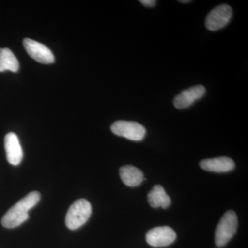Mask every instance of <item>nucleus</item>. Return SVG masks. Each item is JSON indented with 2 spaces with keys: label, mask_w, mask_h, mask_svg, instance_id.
Masks as SVG:
<instances>
[{
  "label": "nucleus",
  "mask_w": 248,
  "mask_h": 248,
  "mask_svg": "<svg viewBox=\"0 0 248 248\" xmlns=\"http://www.w3.org/2000/svg\"><path fill=\"white\" fill-rule=\"evenodd\" d=\"M148 201L150 205L154 208L166 209L171 204L170 198L166 194L164 187L160 185L155 186L150 191L148 195Z\"/></svg>",
  "instance_id": "nucleus-12"
},
{
  "label": "nucleus",
  "mask_w": 248,
  "mask_h": 248,
  "mask_svg": "<svg viewBox=\"0 0 248 248\" xmlns=\"http://www.w3.org/2000/svg\"><path fill=\"white\" fill-rule=\"evenodd\" d=\"M232 16V9L229 5L221 4L214 8L205 19V27L209 31L220 30L226 27Z\"/></svg>",
  "instance_id": "nucleus-5"
},
{
  "label": "nucleus",
  "mask_w": 248,
  "mask_h": 248,
  "mask_svg": "<svg viewBox=\"0 0 248 248\" xmlns=\"http://www.w3.org/2000/svg\"><path fill=\"white\" fill-rule=\"evenodd\" d=\"M4 148L9 164L17 166L22 162L23 151L19 139L16 134L9 133L5 136Z\"/></svg>",
  "instance_id": "nucleus-9"
},
{
  "label": "nucleus",
  "mask_w": 248,
  "mask_h": 248,
  "mask_svg": "<svg viewBox=\"0 0 248 248\" xmlns=\"http://www.w3.org/2000/svg\"><path fill=\"white\" fill-rule=\"evenodd\" d=\"M237 216L234 211H228L222 217L215 231V244L217 247L226 246L234 236L237 230Z\"/></svg>",
  "instance_id": "nucleus-3"
},
{
  "label": "nucleus",
  "mask_w": 248,
  "mask_h": 248,
  "mask_svg": "<svg viewBox=\"0 0 248 248\" xmlns=\"http://www.w3.org/2000/svg\"><path fill=\"white\" fill-rule=\"evenodd\" d=\"M23 45L31 58L39 63L49 64L55 62L53 53L46 46L29 38L24 39Z\"/></svg>",
  "instance_id": "nucleus-7"
},
{
  "label": "nucleus",
  "mask_w": 248,
  "mask_h": 248,
  "mask_svg": "<svg viewBox=\"0 0 248 248\" xmlns=\"http://www.w3.org/2000/svg\"><path fill=\"white\" fill-rule=\"evenodd\" d=\"M92 213V206L89 201L81 199L77 200L68 209L66 216V226L71 231L78 229L89 219Z\"/></svg>",
  "instance_id": "nucleus-2"
},
{
  "label": "nucleus",
  "mask_w": 248,
  "mask_h": 248,
  "mask_svg": "<svg viewBox=\"0 0 248 248\" xmlns=\"http://www.w3.org/2000/svg\"><path fill=\"white\" fill-rule=\"evenodd\" d=\"M179 2L181 3H190L191 2V1L190 0H184V1H182V0H180V1H179Z\"/></svg>",
  "instance_id": "nucleus-15"
},
{
  "label": "nucleus",
  "mask_w": 248,
  "mask_h": 248,
  "mask_svg": "<svg viewBox=\"0 0 248 248\" xmlns=\"http://www.w3.org/2000/svg\"><path fill=\"white\" fill-rule=\"evenodd\" d=\"M19 67L17 58L9 48H0V72L10 71L16 73Z\"/></svg>",
  "instance_id": "nucleus-13"
},
{
  "label": "nucleus",
  "mask_w": 248,
  "mask_h": 248,
  "mask_svg": "<svg viewBox=\"0 0 248 248\" xmlns=\"http://www.w3.org/2000/svg\"><path fill=\"white\" fill-rule=\"evenodd\" d=\"M177 238L175 232L169 226L156 227L146 235L147 243L153 247H165L172 244Z\"/></svg>",
  "instance_id": "nucleus-6"
},
{
  "label": "nucleus",
  "mask_w": 248,
  "mask_h": 248,
  "mask_svg": "<svg viewBox=\"0 0 248 248\" xmlns=\"http://www.w3.org/2000/svg\"><path fill=\"white\" fill-rule=\"evenodd\" d=\"M200 167L204 170L213 172H227L234 169V161L231 158L221 156L202 160L200 164Z\"/></svg>",
  "instance_id": "nucleus-10"
},
{
  "label": "nucleus",
  "mask_w": 248,
  "mask_h": 248,
  "mask_svg": "<svg viewBox=\"0 0 248 248\" xmlns=\"http://www.w3.org/2000/svg\"><path fill=\"white\" fill-rule=\"evenodd\" d=\"M120 175L124 184L128 187H136L140 186L144 179L142 171L130 165H127L121 168Z\"/></svg>",
  "instance_id": "nucleus-11"
},
{
  "label": "nucleus",
  "mask_w": 248,
  "mask_h": 248,
  "mask_svg": "<svg viewBox=\"0 0 248 248\" xmlns=\"http://www.w3.org/2000/svg\"><path fill=\"white\" fill-rule=\"evenodd\" d=\"M41 198L37 191H32L17 202L9 209L1 218V224L6 228H14L20 226L29 219V212L35 207Z\"/></svg>",
  "instance_id": "nucleus-1"
},
{
  "label": "nucleus",
  "mask_w": 248,
  "mask_h": 248,
  "mask_svg": "<svg viewBox=\"0 0 248 248\" xmlns=\"http://www.w3.org/2000/svg\"><path fill=\"white\" fill-rule=\"evenodd\" d=\"M111 131L117 136L128 139L135 141L143 140L146 130L141 124L135 122L117 121L111 125Z\"/></svg>",
  "instance_id": "nucleus-4"
},
{
  "label": "nucleus",
  "mask_w": 248,
  "mask_h": 248,
  "mask_svg": "<svg viewBox=\"0 0 248 248\" xmlns=\"http://www.w3.org/2000/svg\"><path fill=\"white\" fill-rule=\"evenodd\" d=\"M141 4L146 7H153L156 5V1L155 0H141L140 1Z\"/></svg>",
  "instance_id": "nucleus-14"
},
{
  "label": "nucleus",
  "mask_w": 248,
  "mask_h": 248,
  "mask_svg": "<svg viewBox=\"0 0 248 248\" xmlns=\"http://www.w3.org/2000/svg\"><path fill=\"white\" fill-rule=\"evenodd\" d=\"M205 87L202 85H197L183 91L176 96L173 101L174 107L177 109H184L190 107L197 100L202 99L205 94Z\"/></svg>",
  "instance_id": "nucleus-8"
}]
</instances>
